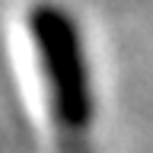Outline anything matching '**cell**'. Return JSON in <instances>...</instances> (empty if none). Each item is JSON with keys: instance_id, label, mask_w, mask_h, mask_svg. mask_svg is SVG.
<instances>
[{"instance_id": "obj_1", "label": "cell", "mask_w": 153, "mask_h": 153, "mask_svg": "<svg viewBox=\"0 0 153 153\" xmlns=\"http://www.w3.org/2000/svg\"><path fill=\"white\" fill-rule=\"evenodd\" d=\"M32 38L38 48V61H42L48 96L54 105L57 128L67 137L83 140L93 124V93H89L83 42H80L74 19L61 7H35Z\"/></svg>"}]
</instances>
